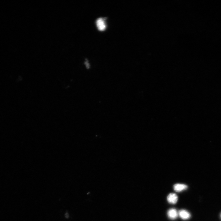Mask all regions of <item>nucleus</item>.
Returning a JSON list of instances; mask_svg holds the SVG:
<instances>
[{
    "label": "nucleus",
    "instance_id": "f257e3e1",
    "mask_svg": "<svg viewBox=\"0 0 221 221\" xmlns=\"http://www.w3.org/2000/svg\"><path fill=\"white\" fill-rule=\"evenodd\" d=\"M96 24L99 31H103L106 29V25L104 19L102 18L98 19L96 21Z\"/></svg>",
    "mask_w": 221,
    "mask_h": 221
},
{
    "label": "nucleus",
    "instance_id": "f03ea898",
    "mask_svg": "<svg viewBox=\"0 0 221 221\" xmlns=\"http://www.w3.org/2000/svg\"><path fill=\"white\" fill-rule=\"evenodd\" d=\"M178 215V212L175 209H170L167 212L168 217L171 220H174L176 219Z\"/></svg>",
    "mask_w": 221,
    "mask_h": 221
},
{
    "label": "nucleus",
    "instance_id": "7ed1b4c3",
    "mask_svg": "<svg viewBox=\"0 0 221 221\" xmlns=\"http://www.w3.org/2000/svg\"><path fill=\"white\" fill-rule=\"evenodd\" d=\"M167 200L168 202L171 204H175L178 200V197L175 193H172L169 194Z\"/></svg>",
    "mask_w": 221,
    "mask_h": 221
},
{
    "label": "nucleus",
    "instance_id": "20e7f679",
    "mask_svg": "<svg viewBox=\"0 0 221 221\" xmlns=\"http://www.w3.org/2000/svg\"><path fill=\"white\" fill-rule=\"evenodd\" d=\"M178 214L180 218L184 220L188 219L191 217L190 214L188 212L185 210H180Z\"/></svg>",
    "mask_w": 221,
    "mask_h": 221
},
{
    "label": "nucleus",
    "instance_id": "39448f33",
    "mask_svg": "<svg viewBox=\"0 0 221 221\" xmlns=\"http://www.w3.org/2000/svg\"><path fill=\"white\" fill-rule=\"evenodd\" d=\"M188 186L183 184H177L174 186V189L177 192H180L183 191L187 188Z\"/></svg>",
    "mask_w": 221,
    "mask_h": 221
},
{
    "label": "nucleus",
    "instance_id": "423d86ee",
    "mask_svg": "<svg viewBox=\"0 0 221 221\" xmlns=\"http://www.w3.org/2000/svg\"><path fill=\"white\" fill-rule=\"evenodd\" d=\"M85 62H86L85 63V64L86 67L87 68H89V64H88V62H87V61Z\"/></svg>",
    "mask_w": 221,
    "mask_h": 221
},
{
    "label": "nucleus",
    "instance_id": "0eeeda50",
    "mask_svg": "<svg viewBox=\"0 0 221 221\" xmlns=\"http://www.w3.org/2000/svg\"><path fill=\"white\" fill-rule=\"evenodd\" d=\"M220 218H221V213L220 215Z\"/></svg>",
    "mask_w": 221,
    "mask_h": 221
}]
</instances>
